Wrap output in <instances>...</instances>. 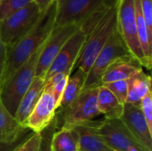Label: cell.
Wrapping results in <instances>:
<instances>
[{
	"label": "cell",
	"instance_id": "9a60e30c",
	"mask_svg": "<svg viewBox=\"0 0 152 151\" xmlns=\"http://www.w3.org/2000/svg\"><path fill=\"white\" fill-rule=\"evenodd\" d=\"M45 86V80L43 77H36L31 85L21 98L14 117L19 124L25 126L26 121L36 107Z\"/></svg>",
	"mask_w": 152,
	"mask_h": 151
},
{
	"label": "cell",
	"instance_id": "52a82bcc",
	"mask_svg": "<svg viewBox=\"0 0 152 151\" xmlns=\"http://www.w3.org/2000/svg\"><path fill=\"white\" fill-rule=\"evenodd\" d=\"M129 54L130 53L116 27L87 72L82 91L102 85V77L108 67L118 59Z\"/></svg>",
	"mask_w": 152,
	"mask_h": 151
},
{
	"label": "cell",
	"instance_id": "e0dca14e",
	"mask_svg": "<svg viewBox=\"0 0 152 151\" xmlns=\"http://www.w3.org/2000/svg\"><path fill=\"white\" fill-rule=\"evenodd\" d=\"M101 121H92L75 126L80 142V151H115L98 133L97 126Z\"/></svg>",
	"mask_w": 152,
	"mask_h": 151
},
{
	"label": "cell",
	"instance_id": "83f0119b",
	"mask_svg": "<svg viewBox=\"0 0 152 151\" xmlns=\"http://www.w3.org/2000/svg\"><path fill=\"white\" fill-rule=\"evenodd\" d=\"M148 32L152 37V0H140Z\"/></svg>",
	"mask_w": 152,
	"mask_h": 151
},
{
	"label": "cell",
	"instance_id": "7c38bea8",
	"mask_svg": "<svg viewBox=\"0 0 152 151\" xmlns=\"http://www.w3.org/2000/svg\"><path fill=\"white\" fill-rule=\"evenodd\" d=\"M56 109L57 102L52 88L45 85L36 107L26 121L25 126L36 133H40L53 122Z\"/></svg>",
	"mask_w": 152,
	"mask_h": 151
},
{
	"label": "cell",
	"instance_id": "30bf717a",
	"mask_svg": "<svg viewBox=\"0 0 152 151\" xmlns=\"http://www.w3.org/2000/svg\"><path fill=\"white\" fill-rule=\"evenodd\" d=\"M86 38L87 35L78 28L69 38L59 53L56 55L55 59L45 73V80L49 79L57 73H65L70 76L79 58Z\"/></svg>",
	"mask_w": 152,
	"mask_h": 151
},
{
	"label": "cell",
	"instance_id": "f546056e",
	"mask_svg": "<svg viewBox=\"0 0 152 151\" xmlns=\"http://www.w3.org/2000/svg\"><path fill=\"white\" fill-rule=\"evenodd\" d=\"M53 1L54 0H33V3L38 7L41 12H44Z\"/></svg>",
	"mask_w": 152,
	"mask_h": 151
},
{
	"label": "cell",
	"instance_id": "44dd1931",
	"mask_svg": "<svg viewBox=\"0 0 152 151\" xmlns=\"http://www.w3.org/2000/svg\"><path fill=\"white\" fill-rule=\"evenodd\" d=\"M74 73L69 76L61 98L60 100L56 112L65 109L71 102H73L81 93L86 74L80 69L73 70Z\"/></svg>",
	"mask_w": 152,
	"mask_h": 151
},
{
	"label": "cell",
	"instance_id": "f1b7e54d",
	"mask_svg": "<svg viewBox=\"0 0 152 151\" xmlns=\"http://www.w3.org/2000/svg\"><path fill=\"white\" fill-rule=\"evenodd\" d=\"M6 56H7V46L3 43V41L0 38V87L2 84L3 74L5 69Z\"/></svg>",
	"mask_w": 152,
	"mask_h": 151
},
{
	"label": "cell",
	"instance_id": "8fae6325",
	"mask_svg": "<svg viewBox=\"0 0 152 151\" xmlns=\"http://www.w3.org/2000/svg\"><path fill=\"white\" fill-rule=\"evenodd\" d=\"M79 28L78 26L69 25L53 28L50 36L43 44L37 64L36 77H45L47 69L59 53L64 44Z\"/></svg>",
	"mask_w": 152,
	"mask_h": 151
},
{
	"label": "cell",
	"instance_id": "7a4b0ae2",
	"mask_svg": "<svg viewBox=\"0 0 152 151\" xmlns=\"http://www.w3.org/2000/svg\"><path fill=\"white\" fill-rule=\"evenodd\" d=\"M43 44L21 64L0 87V98L2 102L12 116H15L21 98L36 77L37 64Z\"/></svg>",
	"mask_w": 152,
	"mask_h": 151
},
{
	"label": "cell",
	"instance_id": "d4e9b609",
	"mask_svg": "<svg viewBox=\"0 0 152 151\" xmlns=\"http://www.w3.org/2000/svg\"><path fill=\"white\" fill-rule=\"evenodd\" d=\"M58 125L53 118V122L43 131L40 133L41 141H40V146L38 151H51V139L53 134V133L58 130Z\"/></svg>",
	"mask_w": 152,
	"mask_h": 151
},
{
	"label": "cell",
	"instance_id": "4dcf8cb0",
	"mask_svg": "<svg viewBox=\"0 0 152 151\" xmlns=\"http://www.w3.org/2000/svg\"><path fill=\"white\" fill-rule=\"evenodd\" d=\"M30 137V136H29ZM28 137V138H29ZM28 138H24V139H21L16 142H13V143H9V144H0V151H12L13 149H15L17 146H19L20 143H22L23 142H25Z\"/></svg>",
	"mask_w": 152,
	"mask_h": 151
},
{
	"label": "cell",
	"instance_id": "9c48e42d",
	"mask_svg": "<svg viewBox=\"0 0 152 151\" xmlns=\"http://www.w3.org/2000/svg\"><path fill=\"white\" fill-rule=\"evenodd\" d=\"M98 133L115 151H151L139 142L120 119H103Z\"/></svg>",
	"mask_w": 152,
	"mask_h": 151
},
{
	"label": "cell",
	"instance_id": "484cf974",
	"mask_svg": "<svg viewBox=\"0 0 152 151\" xmlns=\"http://www.w3.org/2000/svg\"><path fill=\"white\" fill-rule=\"evenodd\" d=\"M142 112L144 116V118L147 122L149 129L152 132V97L151 91H150L141 101L140 102Z\"/></svg>",
	"mask_w": 152,
	"mask_h": 151
},
{
	"label": "cell",
	"instance_id": "ac0fdd59",
	"mask_svg": "<svg viewBox=\"0 0 152 151\" xmlns=\"http://www.w3.org/2000/svg\"><path fill=\"white\" fill-rule=\"evenodd\" d=\"M126 103L140 104L142 99L151 91V77L142 69L136 71L127 80Z\"/></svg>",
	"mask_w": 152,
	"mask_h": 151
},
{
	"label": "cell",
	"instance_id": "5bb4252c",
	"mask_svg": "<svg viewBox=\"0 0 152 151\" xmlns=\"http://www.w3.org/2000/svg\"><path fill=\"white\" fill-rule=\"evenodd\" d=\"M35 133L29 128L18 123L4 107L0 98V144L16 142Z\"/></svg>",
	"mask_w": 152,
	"mask_h": 151
},
{
	"label": "cell",
	"instance_id": "5b68a950",
	"mask_svg": "<svg viewBox=\"0 0 152 151\" xmlns=\"http://www.w3.org/2000/svg\"><path fill=\"white\" fill-rule=\"evenodd\" d=\"M117 30L125 42L130 54L137 60L142 67L151 69L142 53L136 28L134 0H115Z\"/></svg>",
	"mask_w": 152,
	"mask_h": 151
},
{
	"label": "cell",
	"instance_id": "d6986e66",
	"mask_svg": "<svg viewBox=\"0 0 152 151\" xmlns=\"http://www.w3.org/2000/svg\"><path fill=\"white\" fill-rule=\"evenodd\" d=\"M97 107L104 119H119L124 111V105L103 85L98 87Z\"/></svg>",
	"mask_w": 152,
	"mask_h": 151
},
{
	"label": "cell",
	"instance_id": "2e32d148",
	"mask_svg": "<svg viewBox=\"0 0 152 151\" xmlns=\"http://www.w3.org/2000/svg\"><path fill=\"white\" fill-rule=\"evenodd\" d=\"M141 69H142V65L132 55L121 57L111 63L105 70L102 77V85L119 80H127Z\"/></svg>",
	"mask_w": 152,
	"mask_h": 151
},
{
	"label": "cell",
	"instance_id": "ffe728a7",
	"mask_svg": "<svg viewBox=\"0 0 152 151\" xmlns=\"http://www.w3.org/2000/svg\"><path fill=\"white\" fill-rule=\"evenodd\" d=\"M51 151H80L79 135L76 127H61L51 139Z\"/></svg>",
	"mask_w": 152,
	"mask_h": 151
},
{
	"label": "cell",
	"instance_id": "277c9868",
	"mask_svg": "<svg viewBox=\"0 0 152 151\" xmlns=\"http://www.w3.org/2000/svg\"><path fill=\"white\" fill-rule=\"evenodd\" d=\"M54 28L82 24L102 13L111 4L110 0H55Z\"/></svg>",
	"mask_w": 152,
	"mask_h": 151
},
{
	"label": "cell",
	"instance_id": "4316f807",
	"mask_svg": "<svg viewBox=\"0 0 152 151\" xmlns=\"http://www.w3.org/2000/svg\"><path fill=\"white\" fill-rule=\"evenodd\" d=\"M40 133H35L12 151H38L40 146Z\"/></svg>",
	"mask_w": 152,
	"mask_h": 151
},
{
	"label": "cell",
	"instance_id": "6da1fadb",
	"mask_svg": "<svg viewBox=\"0 0 152 151\" xmlns=\"http://www.w3.org/2000/svg\"><path fill=\"white\" fill-rule=\"evenodd\" d=\"M55 16L56 1L54 0L42 13L36 25L20 40L7 47L6 63L2 84L45 42L54 28Z\"/></svg>",
	"mask_w": 152,
	"mask_h": 151
},
{
	"label": "cell",
	"instance_id": "603a6c76",
	"mask_svg": "<svg viewBox=\"0 0 152 151\" xmlns=\"http://www.w3.org/2000/svg\"><path fill=\"white\" fill-rule=\"evenodd\" d=\"M33 0H3L0 4V20L21 10Z\"/></svg>",
	"mask_w": 152,
	"mask_h": 151
},
{
	"label": "cell",
	"instance_id": "7402d4cb",
	"mask_svg": "<svg viewBox=\"0 0 152 151\" xmlns=\"http://www.w3.org/2000/svg\"><path fill=\"white\" fill-rule=\"evenodd\" d=\"M69 77V76L65 73H57L53 75V77H51L49 79L45 80V85H49L52 88L53 94L57 102V108H58L60 100L61 98V95L63 93V91L65 89V86L67 85Z\"/></svg>",
	"mask_w": 152,
	"mask_h": 151
},
{
	"label": "cell",
	"instance_id": "8992f818",
	"mask_svg": "<svg viewBox=\"0 0 152 151\" xmlns=\"http://www.w3.org/2000/svg\"><path fill=\"white\" fill-rule=\"evenodd\" d=\"M98 87L82 91L65 109L55 113L54 120L59 129L61 127H75L94 121L101 115L97 107Z\"/></svg>",
	"mask_w": 152,
	"mask_h": 151
},
{
	"label": "cell",
	"instance_id": "cb8c5ba5",
	"mask_svg": "<svg viewBox=\"0 0 152 151\" xmlns=\"http://www.w3.org/2000/svg\"><path fill=\"white\" fill-rule=\"evenodd\" d=\"M104 86H106L118 99V101L125 105L126 103L127 99V82L126 80H119L115 81L108 84H104Z\"/></svg>",
	"mask_w": 152,
	"mask_h": 151
},
{
	"label": "cell",
	"instance_id": "ba28073f",
	"mask_svg": "<svg viewBox=\"0 0 152 151\" xmlns=\"http://www.w3.org/2000/svg\"><path fill=\"white\" fill-rule=\"evenodd\" d=\"M43 12L32 2L0 20V38L8 47L24 36L38 21Z\"/></svg>",
	"mask_w": 152,
	"mask_h": 151
},
{
	"label": "cell",
	"instance_id": "3957f363",
	"mask_svg": "<svg viewBox=\"0 0 152 151\" xmlns=\"http://www.w3.org/2000/svg\"><path fill=\"white\" fill-rule=\"evenodd\" d=\"M116 27L117 21L115 3H112L97 24L87 35L86 41L83 46L74 69H80L87 74L97 55L107 43Z\"/></svg>",
	"mask_w": 152,
	"mask_h": 151
},
{
	"label": "cell",
	"instance_id": "4fadbf2b",
	"mask_svg": "<svg viewBox=\"0 0 152 151\" xmlns=\"http://www.w3.org/2000/svg\"><path fill=\"white\" fill-rule=\"evenodd\" d=\"M119 119L139 142L152 151V132L149 129L140 104L126 103Z\"/></svg>",
	"mask_w": 152,
	"mask_h": 151
},
{
	"label": "cell",
	"instance_id": "1f68e13d",
	"mask_svg": "<svg viewBox=\"0 0 152 151\" xmlns=\"http://www.w3.org/2000/svg\"><path fill=\"white\" fill-rule=\"evenodd\" d=\"M2 1H3V0H0V4H1V3H2Z\"/></svg>",
	"mask_w": 152,
	"mask_h": 151
}]
</instances>
